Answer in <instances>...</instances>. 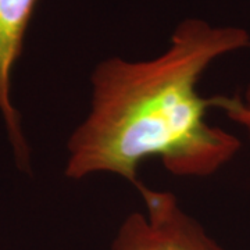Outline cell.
<instances>
[{
    "label": "cell",
    "mask_w": 250,
    "mask_h": 250,
    "mask_svg": "<svg viewBox=\"0 0 250 250\" xmlns=\"http://www.w3.org/2000/svg\"><path fill=\"white\" fill-rule=\"evenodd\" d=\"M250 47L246 29L181 21L154 59L108 57L92 72V104L67 143L65 175L123 177L138 188V168L159 159L179 177H207L241 149L229 132L206 121L211 99L197 93L205 71L225 54Z\"/></svg>",
    "instance_id": "obj_1"
},
{
    "label": "cell",
    "mask_w": 250,
    "mask_h": 250,
    "mask_svg": "<svg viewBox=\"0 0 250 250\" xmlns=\"http://www.w3.org/2000/svg\"><path fill=\"white\" fill-rule=\"evenodd\" d=\"M147 214H129L121 224L111 250H223L179 207L171 192L138 187Z\"/></svg>",
    "instance_id": "obj_2"
},
{
    "label": "cell",
    "mask_w": 250,
    "mask_h": 250,
    "mask_svg": "<svg viewBox=\"0 0 250 250\" xmlns=\"http://www.w3.org/2000/svg\"><path fill=\"white\" fill-rule=\"evenodd\" d=\"M39 0H0V113L18 161L25 170L29 150L21 129L20 114L11 103V74L22 53L24 39Z\"/></svg>",
    "instance_id": "obj_3"
},
{
    "label": "cell",
    "mask_w": 250,
    "mask_h": 250,
    "mask_svg": "<svg viewBox=\"0 0 250 250\" xmlns=\"http://www.w3.org/2000/svg\"><path fill=\"white\" fill-rule=\"evenodd\" d=\"M243 103H245V106L248 110H250V86L248 92H246V96H245V100H243Z\"/></svg>",
    "instance_id": "obj_4"
},
{
    "label": "cell",
    "mask_w": 250,
    "mask_h": 250,
    "mask_svg": "<svg viewBox=\"0 0 250 250\" xmlns=\"http://www.w3.org/2000/svg\"><path fill=\"white\" fill-rule=\"evenodd\" d=\"M243 126H245V128L248 129V132H249V138H250V121H249V123H246V124L243 125Z\"/></svg>",
    "instance_id": "obj_5"
}]
</instances>
